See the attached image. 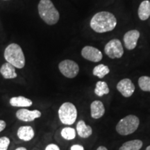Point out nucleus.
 <instances>
[{"instance_id": "f257e3e1", "label": "nucleus", "mask_w": 150, "mask_h": 150, "mask_svg": "<svg viewBox=\"0 0 150 150\" xmlns=\"http://www.w3.org/2000/svg\"><path fill=\"white\" fill-rule=\"evenodd\" d=\"M91 27L95 32L106 33L111 31L117 25L115 16L108 11L97 13L92 18Z\"/></svg>"}, {"instance_id": "f03ea898", "label": "nucleus", "mask_w": 150, "mask_h": 150, "mask_svg": "<svg viewBox=\"0 0 150 150\" xmlns=\"http://www.w3.org/2000/svg\"><path fill=\"white\" fill-rule=\"evenodd\" d=\"M41 19L49 25H54L59 22L60 15L51 0H40L38 6Z\"/></svg>"}, {"instance_id": "7ed1b4c3", "label": "nucleus", "mask_w": 150, "mask_h": 150, "mask_svg": "<svg viewBox=\"0 0 150 150\" xmlns=\"http://www.w3.org/2000/svg\"><path fill=\"white\" fill-rule=\"evenodd\" d=\"M4 58L8 63L18 69L23 68L25 65V57L20 46L12 43L5 49Z\"/></svg>"}, {"instance_id": "20e7f679", "label": "nucleus", "mask_w": 150, "mask_h": 150, "mask_svg": "<svg viewBox=\"0 0 150 150\" xmlns=\"http://www.w3.org/2000/svg\"><path fill=\"white\" fill-rule=\"evenodd\" d=\"M139 125V118L134 115H129L119 121L116 126V131L122 136H127L134 133Z\"/></svg>"}, {"instance_id": "39448f33", "label": "nucleus", "mask_w": 150, "mask_h": 150, "mask_svg": "<svg viewBox=\"0 0 150 150\" xmlns=\"http://www.w3.org/2000/svg\"><path fill=\"white\" fill-rule=\"evenodd\" d=\"M59 117L63 125H73L77 117L76 106L70 102L63 103L59 109Z\"/></svg>"}, {"instance_id": "423d86ee", "label": "nucleus", "mask_w": 150, "mask_h": 150, "mask_svg": "<svg viewBox=\"0 0 150 150\" xmlns=\"http://www.w3.org/2000/svg\"><path fill=\"white\" fill-rule=\"evenodd\" d=\"M59 69L63 76L70 79L76 77L79 72L78 64L72 60H64L61 61L59 65Z\"/></svg>"}, {"instance_id": "0eeeda50", "label": "nucleus", "mask_w": 150, "mask_h": 150, "mask_svg": "<svg viewBox=\"0 0 150 150\" xmlns=\"http://www.w3.org/2000/svg\"><path fill=\"white\" fill-rule=\"evenodd\" d=\"M104 52L110 59H120L122 56L124 50L121 41L119 39L110 40L104 47Z\"/></svg>"}, {"instance_id": "6e6552de", "label": "nucleus", "mask_w": 150, "mask_h": 150, "mask_svg": "<svg viewBox=\"0 0 150 150\" xmlns=\"http://www.w3.org/2000/svg\"><path fill=\"white\" fill-rule=\"evenodd\" d=\"M17 118L23 122H33L37 118H40L42 113L38 110H30L26 108H21L16 112Z\"/></svg>"}, {"instance_id": "1a4fd4ad", "label": "nucleus", "mask_w": 150, "mask_h": 150, "mask_svg": "<svg viewBox=\"0 0 150 150\" xmlns=\"http://www.w3.org/2000/svg\"><path fill=\"white\" fill-rule=\"evenodd\" d=\"M81 55L85 59L95 63L100 61L103 58L101 51L91 46L84 47L81 50Z\"/></svg>"}, {"instance_id": "9d476101", "label": "nucleus", "mask_w": 150, "mask_h": 150, "mask_svg": "<svg viewBox=\"0 0 150 150\" xmlns=\"http://www.w3.org/2000/svg\"><path fill=\"white\" fill-rule=\"evenodd\" d=\"M117 91L125 97H129L135 91V86L129 79H124L117 84Z\"/></svg>"}, {"instance_id": "9b49d317", "label": "nucleus", "mask_w": 150, "mask_h": 150, "mask_svg": "<svg viewBox=\"0 0 150 150\" xmlns=\"http://www.w3.org/2000/svg\"><path fill=\"white\" fill-rule=\"evenodd\" d=\"M140 35V32L137 30H131L125 33L124 35L125 47L129 50H132L136 48Z\"/></svg>"}, {"instance_id": "f8f14e48", "label": "nucleus", "mask_w": 150, "mask_h": 150, "mask_svg": "<svg viewBox=\"0 0 150 150\" xmlns=\"http://www.w3.org/2000/svg\"><path fill=\"white\" fill-rule=\"evenodd\" d=\"M18 137L23 141H30L34 138L35 133L33 127L31 126H22L18 129L17 132Z\"/></svg>"}, {"instance_id": "ddd939ff", "label": "nucleus", "mask_w": 150, "mask_h": 150, "mask_svg": "<svg viewBox=\"0 0 150 150\" xmlns=\"http://www.w3.org/2000/svg\"><path fill=\"white\" fill-rule=\"evenodd\" d=\"M105 113V108L101 101H93L91 104V117L94 119L101 118Z\"/></svg>"}, {"instance_id": "4468645a", "label": "nucleus", "mask_w": 150, "mask_h": 150, "mask_svg": "<svg viewBox=\"0 0 150 150\" xmlns=\"http://www.w3.org/2000/svg\"><path fill=\"white\" fill-rule=\"evenodd\" d=\"M0 73L2 76L6 79H11L17 77L18 74L16 72V67L11 63H4L0 68Z\"/></svg>"}, {"instance_id": "2eb2a0df", "label": "nucleus", "mask_w": 150, "mask_h": 150, "mask_svg": "<svg viewBox=\"0 0 150 150\" xmlns=\"http://www.w3.org/2000/svg\"><path fill=\"white\" fill-rule=\"evenodd\" d=\"M9 103L13 107H30L33 104L31 99L23 96L11 97Z\"/></svg>"}, {"instance_id": "dca6fc26", "label": "nucleus", "mask_w": 150, "mask_h": 150, "mask_svg": "<svg viewBox=\"0 0 150 150\" xmlns=\"http://www.w3.org/2000/svg\"><path fill=\"white\" fill-rule=\"evenodd\" d=\"M76 131L81 138H88L93 134V129L86 125L83 120H79L76 125Z\"/></svg>"}, {"instance_id": "f3484780", "label": "nucleus", "mask_w": 150, "mask_h": 150, "mask_svg": "<svg viewBox=\"0 0 150 150\" xmlns=\"http://www.w3.org/2000/svg\"><path fill=\"white\" fill-rule=\"evenodd\" d=\"M138 16L142 21L147 20L150 16V1L145 0L139 6L138 11Z\"/></svg>"}, {"instance_id": "a211bd4d", "label": "nucleus", "mask_w": 150, "mask_h": 150, "mask_svg": "<svg viewBox=\"0 0 150 150\" xmlns=\"http://www.w3.org/2000/svg\"><path fill=\"white\" fill-rule=\"evenodd\" d=\"M142 141L140 140H129L123 144L119 150H140L142 147Z\"/></svg>"}, {"instance_id": "6ab92c4d", "label": "nucleus", "mask_w": 150, "mask_h": 150, "mask_svg": "<svg viewBox=\"0 0 150 150\" xmlns=\"http://www.w3.org/2000/svg\"><path fill=\"white\" fill-rule=\"evenodd\" d=\"M110 72L109 68L107 65H105L104 64H100L97 65L94 67L93 74L97 77L102 79L104 78L106 75H107Z\"/></svg>"}, {"instance_id": "aec40b11", "label": "nucleus", "mask_w": 150, "mask_h": 150, "mask_svg": "<svg viewBox=\"0 0 150 150\" xmlns=\"http://www.w3.org/2000/svg\"><path fill=\"white\" fill-rule=\"evenodd\" d=\"M109 88L107 83L104 81H98L96 83L95 89V93L98 97H102L103 95L109 93Z\"/></svg>"}, {"instance_id": "412c9836", "label": "nucleus", "mask_w": 150, "mask_h": 150, "mask_svg": "<svg viewBox=\"0 0 150 150\" xmlns=\"http://www.w3.org/2000/svg\"><path fill=\"white\" fill-rule=\"evenodd\" d=\"M61 136L65 140H70L74 139L76 137V130L72 127H65L61 130Z\"/></svg>"}, {"instance_id": "4be33fe9", "label": "nucleus", "mask_w": 150, "mask_h": 150, "mask_svg": "<svg viewBox=\"0 0 150 150\" xmlns=\"http://www.w3.org/2000/svg\"><path fill=\"white\" fill-rule=\"evenodd\" d=\"M138 85L142 91L150 92V76H140L138 79Z\"/></svg>"}, {"instance_id": "5701e85b", "label": "nucleus", "mask_w": 150, "mask_h": 150, "mask_svg": "<svg viewBox=\"0 0 150 150\" xmlns=\"http://www.w3.org/2000/svg\"><path fill=\"white\" fill-rule=\"evenodd\" d=\"M10 139L8 137L3 136L0 138V150H7L10 145Z\"/></svg>"}, {"instance_id": "b1692460", "label": "nucleus", "mask_w": 150, "mask_h": 150, "mask_svg": "<svg viewBox=\"0 0 150 150\" xmlns=\"http://www.w3.org/2000/svg\"><path fill=\"white\" fill-rule=\"evenodd\" d=\"M45 150H61V149H60L59 147L57 145L52 143V144H49V145L45 147Z\"/></svg>"}, {"instance_id": "393cba45", "label": "nucleus", "mask_w": 150, "mask_h": 150, "mask_svg": "<svg viewBox=\"0 0 150 150\" xmlns=\"http://www.w3.org/2000/svg\"><path fill=\"white\" fill-rule=\"evenodd\" d=\"M70 150H84V147L81 145H74L71 147Z\"/></svg>"}, {"instance_id": "a878e982", "label": "nucleus", "mask_w": 150, "mask_h": 150, "mask_svg": "<svg viewBox=\"0 0 150 150\" xmlns=\"http://www.w3.org/2000/svg\"><path fill=\"white\" fill-rule=\"evenodd\" d=\"M6 127V122L4 120H0V132L4 130Z\"/></svg>"}, {"instance_id": "bb28decb", "label": "nucleus", "mask_w": 150, "mask_h": 150, "mask_svg": "<svg viewBox=\"0 0 150 150\" xmlns=\"http://www.w3.org/2000/svg\"><path fill=\"white\" fill-rule=\"evenodd\" d=\"M97 150H108L107 148L104 147V146H100V147H99L97 148Z\"/></svg>"}, {"instance_id": "cd10ccee", "label": "nucleus", "mask_w": 150, "mask_h": 150, "mask_svg": "<svg viewBox=\"0 0 150 150\" xmlns=\"http://www.w3.org/2000/svg\"><path fill=\"white\" fill-rule=\"evenodd\" d=\"M16 150H27V149H26L25 147H20L17 148Z\"/></svg>"}, {"instance_id": "c85d7f7f", "label": "nucleus", "mask_w": 150, "mask_h": 150, "mask_svg": "<svg viewBox=\"0 0 150 150\" xmlns=\"http://www.w3.org/2000/svg\"><path fill=\"white\" fill-rule=\"evenodd\" d=\"M146 150H150V145L148 146V147L146 148Z\"/></svg>"}, {"instance_id": "c756f323", "label": "nucleus", "mask_w": 150, "mask_h": 150, "mask_svg": "<svg viewBox=\"0 0 150 150\" xmlns=\"http://www.w3.org/2000/svg\"><path fill=\"white\" fill-rule=\"evenodd\" d=\"M5 1H6V0H5Z\"/></svg>"}]
</instances>
